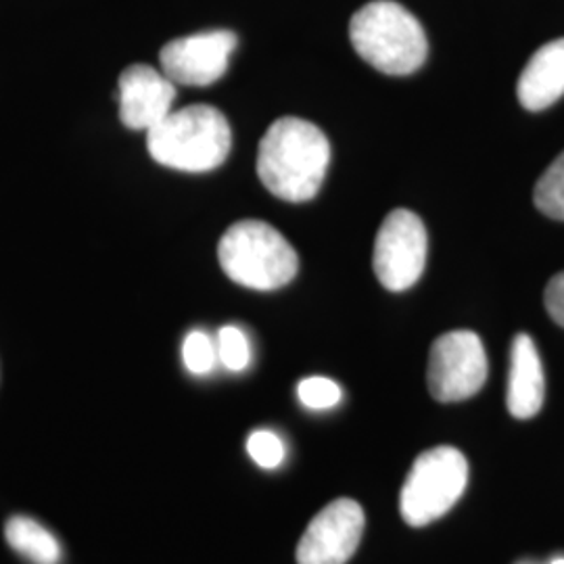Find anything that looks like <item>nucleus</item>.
<instances>
[{
  "label": "nucleus",
  "instance_id": "1",
  "mask_svg": "<svg viewBox=\"0 0 564 564\" xmlns=\"http://www.w3.org/2000/svg\"><path fill=\"white\" fill-rule=\"evenodd\" d=\"M330 144L323 130L300 118L276 120L258 151V176L279 199L310 202L323 186Z\"/></svg>",
  "mask_w": 564,
  "mask_h": 564
},
{
  "label": "nucleus",
  "instance_id": "2",
  "mask_svg": "<svg viewBox=\"0 0 564 564\" xmlns=\"http://www.w3.org/2000/svg\"><path fill=\"white\" fill-rule=\"evenodd\" d=\"M230 147V123L209 105L176 109L147 132V149L155 162L193 174L220 167Z\"/></svg>",
  "mask_w": 564,
  "mask_h": 564
},
{
  "label": "nucleus",
  "instance_id": "3",
  "mask_svg": "<svg viewBox=\"0 0 564 564\" xmlns=\"http://www.w3.org/2000/svg\"><path fill=\"white\" fill-rule=\"evenodd\" d=\"M349 39L366 63L389 76L414 74L429 53L421 21L391 0L364 4L351 18Z\"/></svg>",
  "mask_w": 564,
  "mask_h": 564
},
{
  "label": "nucleus",
  "instance_id": "4",
  "mask_svg": "<svg viewBox=\"0 0 564 564\" xmlns=\"http://www.w3.org/2000/svg\"><path fill=\"white\" fill-rule=\"evenodd\" d=\"M226 276L253 291H276L295 279L297 251L281 232L260 220L232 224L218 245Z\"/></svg>",
  "mask_w": 564,
  "mask_h": 564
},
{
  "label": "nucleus",
  "instance_id": "5",
  "mask_svg": "<svg viewBox=\"0 0 564 564\" xmlns=\"http://www.w3.org/2000/svg\"><path fill=\"white\" fill-rule=\"evenodd\" d=\"M468 463L463 452L440 445L423 452L408 473L400 494L402 519L410 527H426L442 519L463 498Z\"/></svg>",
  "mask_w": 564,
  "mask_h": 564
},
{
  "label": "nucleus",
  "instance_id": "6",
  "mask_svg": "<svg viewBox=\"0 0 564 564\" xmlns=\"http://www.w3.org/2000/svg\"><path fill=\"white\" fill-rule=\"evenodd\" d=\"M487 370V354L479 335L473 330L445 333L431 347L429 391L437 402H464L484 389Z\"/></svg>",
  "mask_w": 564,
  "mask_h": 564
},
{
  "label": "nucleus",
  "instance_id": "7",
  "mask_svg": "<svg viewBox=\"0 0 564 564\" xmlns=\"http://www.w3.org/2000/svg\"><path fill=\"white\" fill-rule=\"evenodd\" d=\"M426 230L410 209H393L379 228L372 265L387 291L402 293L423 276Z\"/></svg>",
  "mask_w": 564,
  "mask_h": 564
},
{
  "label": "nucleus",
  "instance_id": "8",
  "mask_svg": "<svg viewBox=\"0 0 564 564\" xmlns=\"http://www.w3.org/2000/svg\"><path fill=\"white\" fill-rule=\"evenodd\" d=\"M362 506L339 498L323 508L297 544V564H345L358 550L364 533Z\"/></svg>",
  "mask_w": 564,
  "mask_h": 564
},
{
  "label": "nucleus",
  "instance_id": "9",
  "mask_svg": "<svg viewBox=\"0 0 564 564\" xmlns=\"http://www.w3.org/2000/svg\"><path fill=\"white\" fill-rule=\"evenodd\" d=\"M235 48L237 36L228 30L184 36L163 46L160 53L162 72L174 84L209 86L226 74Z\"/></svg>",
  "mask_w": 564,
  "mask_h": 564
},
{
  "label": "nucleus",
  "instance_id": "10",
  "mask_svg": "<svg viewBox=\"0 0 564 564\" xmlns=\"http://www.w3.org/2000/svg\"><path fill=\"white\" fill-rule=\"evenodd\" d=\"M176 84L149 65H130L120 76V120L130 130L149 132L174 109Z\"/></svg>",
  "mask_w": 564,
  "mask_h": 564
},
{
  "label": "nucleus",
  "instance_id": "11",
  "mask_svg": "<svg viewBox=\"0 0 564 564\" xmlns=\"http://www.w3.org/2000/svg\"><path fill=\"white\" fill-rule=\"evenodd\" d=\"M545 381L542 358L529 335H517L510 351V377L506 403L514 419H533L544 405Z\"/></svg>",
  "mask_w": 564,
  "mask_h": 564
},
{
  "label": "nucleus",
  "instance_id": "12",
  "mask_svg": "<svg viewBox=\"0 0 564 564\" xmlns=\"http://www.w3.org/2000/svg\"><path fill=\"white\" fill-rule=\"evenodd\" d=\"M517 95L524 109L542 111L564 95V39L544 44L521 72Z\"/></svg>",
  "mask_w": 564,
  "mask_h": 564
},
{
  "label": "nucleus",
  "instance_id": "13",
  "mask_svg": "<svg viewBox=\"0 0 564 564\" xmlns=\"http://www.w3.org/2000/svg\"><path fill=\"white\" fill-rule=\"evenodd\" d=\"M4 535L9 545L30 563L59 564L61 545L57 538L34 519L13 517L4 527Z\"/></svg>",
  "mask_w": 564,
  "mask_h": 564
},
{
  "label": "nucleus",
  "instance_id": "14",
  "mask_svg": "<svg viewBox=\"0 0 564 564\" xmlns=\"http://www.w3.org/2000/svg\"><path fill=\"white\" fill-rule=\"evenodd\" d=\"M533 203L547 218L564 223V153L550 163L535 184Z\"/></svg>",
  "mask_w": 564,
  "mask_h": 564
},
{
  "label": "nucleus",
  "instance_id": "15",
  "mask_svg": "<svg viewBox=\"0 0 564 564\" xmlns=\"http://www.w3.org/2000/svg\"><path fill=\"white\" fill-rule=\"evenodd\" d=\"M182 360L191 375H209L218 362V347L203 330H193L182 343Z\"/></svg>",
  "mask_w": 564,
  "mask_h": 564
},
{
  "label": "nucleus",
  "instance_id": "16",
  "mask_svg": "<svg viewBox=\"0 0 564 564\" xmlns=\"http://www.w3.org/2000/svg\"><path fill=\"white\" fill-rule=\"evenodd\" d=\"M218 362L230 372H242L251 364V345L239 326H224L218 333Z\"/></svg>",
  "mask_w": 564,
  "mask_h": 564
},
{
  "label": "nucleus",
  "instance_id": "17",
  "mask_svg": "<svg viewBox=\"0 0 564 564\" xmlns=\"http://www.w3.org/2000/svg\"><path fill=\"white\" fill-rule=\"evenodd\" d=\"M297 395L310 410H328L341 402V387L324 377H310L297 387Z\"/></svg>",
  "mask_w": 564,
  "mask_h": 564
},
{
  "label": "nucleus",
  "instance_id": "18",
  "mask_svg": "<svg viewBox=\"0 0 564 564\" xmlns=\"http://www.w3.org/2000/svg\"><path fill=\"white\" fill-rule=\"evenodd\" d=\"M247 452L251 460L262 468H276L281 466L286 449L281 437L272 431H256L247 440Z\"/></svg>",
  "mask_w": 564,
  "mask_h": 564
},
{
  "label": "nucleus",
  "instance_id": "19",
  "mask_svg": "<svg viewBox=\"0 0 564 564\" xmlns=\"http://www.w3.org/2000/svg\"><path fill=\"white\" fill-rule=\"evenodd\" d=\"M545 310L550 318L564 326V272L556 274L545 286Z\"/></svg>",
  "mask_w": 564,
  "mask_h": 564
},
{
  "label": "nucleus",
  "instance_id": "20",
  "mask_svg": "<svg viewBox=\"0 0 564 564\" xmlns=\"http://www.w3.org/2000/svg\"><path fill=\"white\" fill-rule=\"evenodd\" d=\"M550 564H564V558H554Z\"/></svg>",
  "mask_w": 564,
  "mask_h": 564
}]
</instances>
